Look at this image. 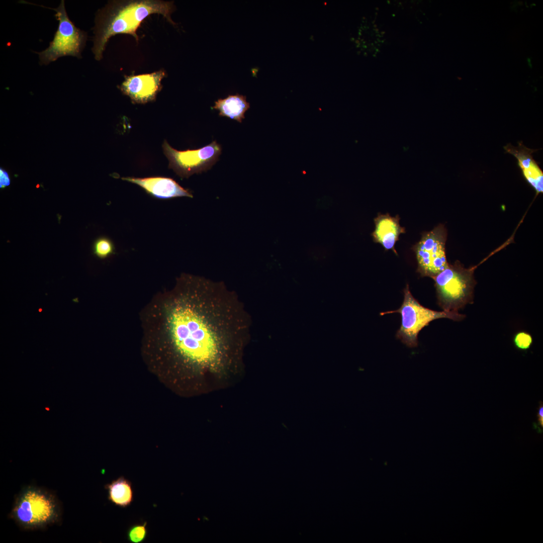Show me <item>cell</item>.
<instances>
[{
    "mask_svg": "<svg viewBox=\"0 0 543 543\" xmlns=\"http://www.w3.org/2000/svg\"><path fill=\"white\" fill-rule=\"evenodd\" d=\"M143 345L154 359L192 370L210 388L240 370L248 339V314L222 282L182 274L140 313Z\"/></svg>",
    "mask_w": 543,
    "mask_h": 543,
    "instance_id": "6da1fadb",
    "label": "cell"
},
{
    "mask_svg": "<svg viewBox=\"0 0 543 543\" xmlns=\"http://www.w3.org/2000/svg\"><path fill=\"white\" fill-rule=\"evenodd\" d=\"M175 7L172 2L157 0L114 1L100 11L96 19L92 50L97 60L103 57L109 39L118 34L132 35L138 40L136 31L141 23L152 14H161L171 24Z\"/></svg>",
    "mask_w": 543,
    "mask_h": 543,
    "instance_id": "7a4b0ae2",
    "label": "cell"
},
{
    "mask_svg": "<svg viewBox=\"0 0 543 543\" xmlns=\"http://www.w3.org/2000/svg\"><path fill=\"white\" fill-rule=\"evenodd\" d=\"M60 515L58 502L52 494L31 486L19 494L11 516L23 528L32 529L55 523Z\"/></svg>",
    "mask_w": 543,
    "mask_h": 543,
    "instance_id": "3957f363",
    "label": "cell"
},
{
    "mask_svg": "<svg viewBox=\"0 0 543 543\" xmlns=\"http://www.w3.org/2000/svg\"><path fill=\"white\" fill-rule=\"evenodd\" d=\"M477 266L465 268L458 261L432 279L435 282L439 306L446 311H458L472 304L476 282L474 271Z\"/></svg>",
    "mask_w": 543,
    "mask_h": 543,
    "instance_id": "277c9868",
    "label": "cell"
},
{
    "mask_svg": "<svg viewBox=\"0 0 543 543\" xmlns=\"http://www.w3.org/2000/svg\"><path fill=\"white\" fill-rule=\"evenodd\" d=\"M393 313H400L402 318L396 337L409 347L418 345V333L432 321L444 318L459 321L466 317L458 311H436L424 307L413 297L408 285L404 289V300L401 307L396 310L381 312L380 315Z\"/></svg>",
    "mask_w": 543,
    "mask_h": 543,
    "instance_id": "5b68a950",
    "label": "cell"
},
{
    "mask_svg": "<svg viewBox=\"0 0 543 543\" xmlns=\"http://www.w3.org/2000/svg\"><path fill=\"white\" fill-rule=\"evenodd\" d=\"M50 9L56 12L55 17L58 21V26L49 46L42 51L36 52L38 54L40 63L47 65L65 56L80 58L87 39L86 32L77 28L69 19L63 0L61 1L57 8Z\"/></svg>",
    "mask_w": 543,
    "mask_h": 543,
    "instance_id": "8992f818",
    "label": "cell"
},
{
    "mask_svg": "<svg viewBox=\"0 0 543 543\" xmlns=\"http://www.w3.org/2000/svg\"><path fill=\"white\" fill-rule=\"evenodd\" d=\"M163 152L168 159L170 168L182 178L210 169L218 160L222 148L216 141L197 149L178 151L171 147L166 140L162 145Z\"/></svg>",
    "mask_w": 543,
    "mask_h": 543,
    "instance_id": "52a82bcc",
    "label": "cell"
},
{
    "mask_svg": "<svg viewBox=\"0 0 543 543\" xmlns=\"http://www.w3.org/2000/svg\"><path fill=\"white\" fill-rule=\"evenodd\" d=\"M446 238L445 229L439 225L424 233L414 246L417 272L422 276L433 278L448 266L445 251Z\"/></svg>",
    "mask_w": 543,
    "mask_h": 543,
    "instance_id": "ba28073f",
    "label": "cell"
},
{
    "mask_svg": "<svg viewBox=\"0 0 543 543\" xmlns=\"http://www.w3.org/2000/svg\"><path fill=\"white\" fill-rule=\"evenodd\" d=\"M163 70L151 73L130 75L120 86L123 93L136 104H145L154 100L161 88V80L166 76Z\"/></svg>",
    "mask_w": 543,
    "mask_h": 543,
    "instance_id": "9c48e42d",
    "label": "cell"
},
{
    "mask_svg": "<svg viewBox=\"0 0 543 543\" xmlns=\"http://www.w3.org/2000/svg\"><path fill=\"white\" fill-rule=\"evenodd\" d=\"M122 179L136 184L142 188L151 196L160 199H169L177 197L193 198L188 190L180 186L173 179L161 176L147 177H126Z\"/></svg>",
    "mask_w": 543,
    "mask_h": 543,
    "instance_id": "30bf717a",
    "label": "cell"
},
{
    "mask_svg": "<svg viewBox=\"0 0 543 543\" xmlns=\"http://www.w3.org/2000/svg\"><path fill=\"white\" fill-rule=\"evenodd\" d=\"M399 217L389 214L379 215L375 219V229L372 233L374 240L380 243L386 250L392 249L396 254L394 246L405 229L399 223Z\"/></svg>",
    "mask_w": 543,
    "mask_h": 543,
    "instance_id": "8fae6325",
    "label": "cell"
},
{
    "mask_svg": "<svg viewBox=\"0 0 543 543\" xmlns=\"http://www.w3.org/2000/svg\"><path fill=\"white\" fill-rule=\"evenodd\" d=\"M246 97L238 94L229 95L225 99H219L215 102L212 109L218 110L219 115L226 117L241 123L245 118L244 114L249 108Z\"/></svg>",
    "mask_w": 543,
    "mask_h": 543,
    "instance_id": "7c38bea8",
    "label": "cell"
},
{
    "mask_svg": "<svg viewBox=\"0 0 543 543\" xmlns=\"http://www.w3.org/2000/svg\"><path fill=\"white\" fill-rule=\"evenodd\" d=\"M108 497L114 504L122 508L130 506L133 501L134 494L131 482L121 476L106 485Z\"/></svg>",
    "mask_w": 543,
    "mask_h": 543,
    "instance_id": "4fadbf2b",
    "label": "cell"
},
{
    "mask_svg": "<svg viewBox=\"0 0 543 543\" xmlns=\"http://www.w3.org/2000/svg\"><path fill=\"white\" fill-rule=\"evenodd\" d=\"M505 152L513 155L517 159L518 165L521 170L528 169L536 163L533 159L532 153L539 149H530L525 146L522 142L515 147L508 143L504 147Z\"/></svg>",
    "mask_w": 543,
    "mask_h": 543,
    "instance_id": "5bb4252c",
    "label": "cell"
},
{
    "mask_svg": "<svg viewBox=\"0 0 543 543\" xmlns=\"http://www.w3.org/2000/svg\"><path fill=\"white\" fill-rule=\"evenodd\" d=\"M115 247L112 241L109 238L102 236L94 241L93 246V253L97 257L105 259L115 253Z\"/></svg>",
    "mask_w": 543,
    "mask_h": 543,
    "instance_id": "9a60e30c",
    "label": "cell"
},
{
    "mask_svg": "<svg viewBox=\"0 0 543 543\" xmlns=\"http://www.w3.org/2000/svg\"><path fill=\"white\" fill-rule=\"evenodd\" d=\"M146 526L147 522L135 523L131 525L127 531L128 540L132 543H140L144 541L148 533Z\"/></svg>",
    "mask_w": 543,
    "mask_h": 543,
    "instance_id": "2e32d148",
    "label": "cell"
},
{
    "mask_svg": "<svg viewBox=\"0 0 543 543\" xmlns=\"http://www.w3.org/2000/svg\"><path fill=\"white\" fill-rule=\"evenodd\" d=\"M533 342L531 335L525 331H519L516 333L513 337L515 346L519 350L528 349Z\"/></svg>",
    "mask_w": 543,
    "mask_h": 543,
    "instance_id": "e0dca14e",
    "label": "cell"
},
{
    "mask_svg": "<svg viewBox=\"0 0 543 543\" xmlns=\"http://www.w3.org/2000/svg\"><path fill=\"white\" fill-rule=\"evenodd\" d=\"M10 184V179L9 176L5 170L1 168L0 169V188H4Z\"/></svg>",
    "mask_w": 543,
    "mask_h": 543,
    "instance_id": "ac0fdd59",
    "label": "cell"
},
{
    "mask_svg": "<svg viewBox=\"0 0 543 543\" xmlns=\"http://www.w3.org/2000/svg\"><path fill=\"white\" fill-rule=\"evenodd\" d=\"M542 411H543L542 404L540 403L539 408L538 409L537 418H538V422H539V423L540 424V425L541 426H542V417H543Z\"/></svg>",
    "mask_w": 543,
    "mask_h": 543,
    "instance_id": "d6986e66",
    "label": "cell"
},
{
    "mask_svg": "<svg viewBox=\"0 0 543 543\" xmlns=\"http://www.w3.org/2000/svg\"><path fill=\"white\" fill-rule=\"evenodd\" d=\"M385 33V32H381V34H384Z\"/></svg>",
    "mask_w": 543,
    "mask_h": 543,
    "instance_id": "ffe728a7",
    "label": "cell"
},
{
    "mask_svg": "<svg viewBox=\"0 0 543 543\" xmlns=\"http://www.w3.org/2000/svg\"><path fill=\"white\" fill-rule=\"evenodd\" d=\"M374 27H377V25H374Z\"/></svg>",
    "mask_w": 543,
    "mask_h": 543,
    "instance_id": "44dd1931",
    "label": "cell"
}]
</instances>
